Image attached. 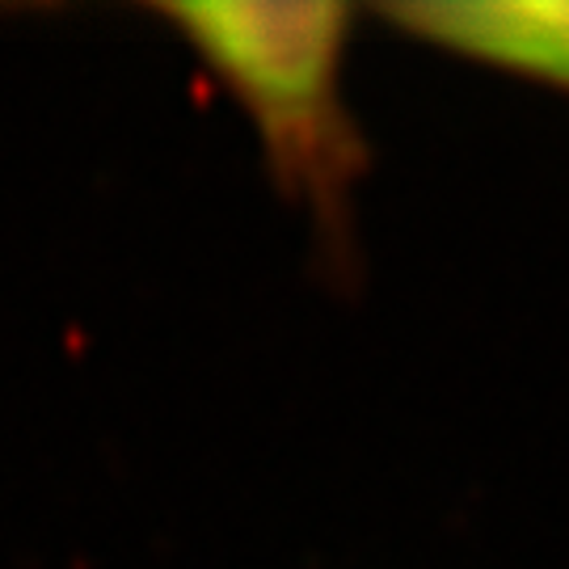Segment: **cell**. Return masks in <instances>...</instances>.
Wrapping results in <instances>:
<instances>
[{
	"mask_svg": "<svg viewBox=\"0 0 569 569\" xmlns=\"http://www.w3.org/2000/svg\"><path fill=\"white\" fill-rule=\"evenodd\" d=\"M157 13L258 119L279 178L329 199L355 169V131L338 93L350 9L333 0H190L157 4Z\"/></svg>",
	"mask_w": 569,
	"mask_h": 569,
	"instance_id": "obj_1",
	"label": "cell"
},
{
	"mask_svg": "<svg viewBox=\"0 0 569 569\" xmlns=\"http://www.w3.org/2000/svg\"><path fill=\"white\" fill-rule=\"evenodd\" d=\"M385 18L413 39L439 42L468 60L569 84V0L388 4Z\"/></svg>",
	"mask_w": 569,
	"mask_h": 569,
	"instance_id": "obj_2",
	"label": "cell"
}]
</instances>
